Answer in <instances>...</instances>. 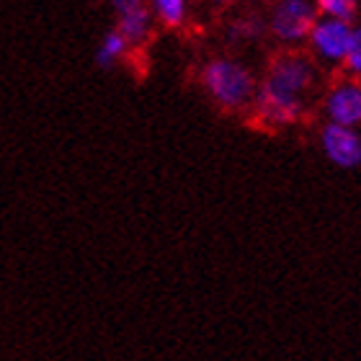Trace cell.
I'll return each instance as SVG.
<instances>
[{
    "instance_id": "cell-1",
    "label": "cell",
    "mask_w": 361,
    "mask_h": 361,
    "mask_svg": "<svg viewBox=\"0 0 361 361\" xmlns=\"http://www.w3.org/2000/svg\"><path fill=\"white\" fill-rule=\"evenodd\" d=\"M317 78L315 62L302 52L276 54L258 83L256 109L258 119L269 127H289L297 124L305 114V96L312 90Z\"/></svg>"
},
{
    "instance_id": "cell-2",
    "label": "cell",
    "mask_w": 361,
    "mask_h": 361,
    "mask_svg": "<svg viewBox=\"0 0 361 361\" xmlns=\"http://www.w3.org/2000/svg\"><path fill=\"white\" fill-rule=\"evenodd\" d=\"M202 88L222 111H243L256 104L258 78L233 57H214L199 73Z\"/></svg>"
},
{
    "instance_id": "cell-3",
    "label": "cell",
    "mask_w": 361,
    "mask_h": 361,
    "mask_svg": "<svg viewBox=\"0 0 361 361\" xmlns=\"http://www.w3.org/2000/svg\"><path fill=\"white\" fill-rule=\"evenodd\" d=\"M317 21V11L312 0H276L266 21L271 37L281 44H302L307 42L310 31Z\"/></svg>"
},
{
    "instance_id": "cell-4",
    "label": "cell",
    "mask_w": 361,
    "mask_h": 361,
    "mask_svg": "<svg viewBox=\"0 0 361 361\" xmlns=\"http://www.w3.org/2000/svg\"><path fill=\"white\" fill-rule=\"evenodd\" d=\"M351 39H354V23L333 21V18L317 16L315 26L307 37V44L317 57V62L343 65L348 57V49H351Z\"/></svg>"
},
{
    "instance_id": "cell-5",
    "label": "cell",
    "mask_w": 361,
    "mask_h": 361,
    "mask_svg": "<svg viewBox=\"0 0 361 361\" xmlns=\"http://www.w3.org/2000/svg\"><path fill=\"white\" fill-rule=\"evenodd\" d=\"M323 114L328 116V124L338 127H361V80L348 78L338 80L328 88L323 98Z\"/></svg>"
},
{
    "instance_id": "cell-6",
    "label": "cell",
    "mask_w": 361,
    "mask_h": 361,
    "mask_svg": "<svg viewBox=\"0 0 361 361\" xmlns=\"http://www.w3.org/2000/svg\"><path fill=\"white\" fill-rule=\"evenodd\" d=\"M320 150L336 168L356 171L361 168V132L325 121L320 127Z\"/></svg>"
},
{
    "instance_id": "cell-7",
    "label": "cell",
    "mask_w": 361,
    "mask_h": 361,
    "mask_svg": "<svg viewBox=\"0 0 361 361\" xmlns=\"http://www.w3.org/2000/svg\"><path fill=\"white\" fill-rule=\"evenodd\" d=\"M152 23H155V18H152L150 8L142 6V8H135V11L119 16V21H116L114 29L124 37L129 49H137V47L147 44V39H150V34H152Z\"/></svg>"
},
{
    "instance_id": "cell-8",
    "label": "cell",
    "mask_w": 361,
    "mask_h": 361,
    "mask_svg": "<svg viewBox=\"0 0 361 361\" xmlns=\"http://www.w3.org/2000/svg\"><path fill=\"white\" fill-rule=\"evenodd\" d=\"M150 13L152 18L166 26V29H180L188 18V8L191 0H150Z\"/></svg>"
},
{
    "instance_id": "cell-9",
    "label": "cell",
    "mask_w": 361,
    "mask_h": 361,
    "mask_svg": "<svg viewBox=\"0 0 361 361\" xmlns=\"http://www.w3.org/2000/svg\"><path fill=\"white\" fill-rule=\"evenodd\" d=\"M127 52H129V44L124 42V37H121L119 31L116 29L106 31L104 39H101V44H98V49H96V65L109 70V68H114L116 62L124 60Z\"/></svg>"
},
{
    "instance_id": "cell-10",
    "label": "cell",
    "mask_w": 361,
    "mask_h": 361,
    "mask_svg": "<svg viewBox=\"0 0 361 361\" xmlns=\"http://www.w3.org/2000/svg\"><path fill=\"white\" fill-rule=\"evenodd\" d=\"M266 21L256 18V16H245V18H238V21L227 23V42L233 44H250V42H258V39L266 34Z\"/></svg>"
},
{
    "instance_id": "cell-11",
    "label": "cell",
    "mask_w": 361,
    "mask_h": 361,
    "mask_svg": "<svg viewBox=\"0 0 361 361\" xmlns=\"http://www.w3.org/2000/svg\"><path fill=\"white\" fill-rule=\"evenodd\" d=\"M315 11L320 18H333V21L354 23L359 13V3L356 0H312Z\"/></svg>"
},
{
    "instance_id": "cell-12",
    "label": "cell",
    "mask_w": 361,
    "mask_h": 361,
    "mask_svg": "<svg viewBox=\"0 0 361 361\" xmlns=\"http://www.w3.org/2000/svg\"><path fill=\"white\" fill-rule=\"evenodd\" d=\"M343 68L348 70V75L361 80V26H354V39H351V49L343 62Z\"/></svg>"
},
{
    "instance_id": "cell-13",
    "label": "cell",
    "mask_w": 361,
    "mask_h": 361,
    "mask_svg": "<svg viewBox=\"0 0 361 361\" xmlns=\"http://www.w3.org/2000/svg\"><path fill=\"white\" fill-rule=\"evenodd\" d=\"M109 3H111V8L116 11V16H124V13H129V11H135V8L147 6V0H109Z\"/></svg>"
},
{
    "instance_id": "cell-14",
    "label": "cell",
    "mask_w": 361,
    "mask_h": 361,
    "mask_svg": "<svg viewBox=\"0 0 361 361\" xmlns=\"http://www.w3.org/2000/svg\"><path fill=\"white\" fill-rule=\"evenodd\" d=\"M207 6H214V8H225V6H233L235 0H204Z\"/></svg>"
}]
</instances>
